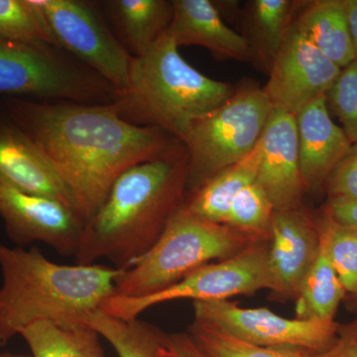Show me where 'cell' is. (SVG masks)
Segmentation results:
<instances>
[{"mask_svg": "<svg viewBox=\"0 0 357 357\" xmlns=\"http://www.w3.org/2000/svg\"><path fill=\"white\" fill-rule=\"evenodd\" d=\"M0 107L48 160L84 225L122 174L184 147L161 129L124 121L112 103L38 102L10 96Z\"/></svg>", "mask_w": 357, "mask_h": 357, "instance_id": "cell-1", "label": "cell"}, {"mask_svg": "<svg viewBox=\"0 0 357 357\" xmlns=\"http://www.w3.org/2000/svg\"><path fill=\"white\" fill-rule=\"evenodd\" d=\"M187 172L184 146L122 174L84 223L75 255L77 264L93 265L107 258L116 269H130L156 243L170 218L184 204Z\"/></svg>", "mask_w": 357, "mask_h": 357, "instance_id": "cell-2", "label": "cell"}, {"mask_svg": "<svg viewBox=\"0 0 357 357\" xmlns=\"http://www.w3.org/2000/svg\"><path fill=\"white\" fill-rule=\"evenodd\" d=\"M0 347L39 321L81 324L114 295L124 270L105 265H61L37 248L0 243Z\"/></svg>", "mask_w": 357, "mask_h": 357, "instance_id": "cell-3", "label": "cell"}, {"mask_svg": "<svg viewBox=\"0 0 357 357\" xmlns=\"http://www.w3.org/2000/svg\"><path fill=\"white\" fill-rule=\"evenodd\" d=\"M236 91L188 64L165 33L133 57L128 89L112 105L129 123L161 129L182 142L192 122L222 107Z\"/></svg>", "mask_w": 357, "mask_h": 357, "instance_id": "cell-4", "label": "cell"}, {"mask_svg": "<svg viewBox=\"0 0 357 357\" xmlns=\"http://www.w3.org/2000/svg\"><path fill=\"white\" fill-rule=\"evenodd\" d=\"M261 237L197 217L185 208L176 211L156 243L116 281L114 295L142 298L175 285L213 259H229Z\"/></svg>", "mask_w": 357, "mask_h": 357, "instance_id": "cell-5", "label": "cell"}, {"mask_svg": "<svg viewBox=\"0 0 357 357\" xmlns=\"http://www.w3.org/2000/svg\"><path fill=\"white\" fill-rule=\"evenodd\" d=\"M0 93L38 102L109 105L119 91L57 45L0 39Z\"/></svg>", "mask_w": 357, "mask_h": 357, "instance_id": "cell-6", "label": "cell"}, {"mask_svg": "<svg viewBox=\"0 0 357 357\" xmlns=\"http://www.w3.org/2000/svg\"><path fill=\"white\" fill-rule=\"evenodd\" d=\"M272 109L263 89L248 84L222 107L192 122L182 140L188 154L185 195L248 156Z\"/></svg>", "mask_w": 357, "mask_h": 357, "instance_id": "cell-7", "label": "cell"}, {"mask_svg": "<svg viewBox=\"0 0 357 357\" xmlns=\"http://www.w3.org/2000/svg\"><path fill=\"white\" fill-rule=\"evenodd\" d=\"M266 241L253 244L229 259L199 267L175 285L153 295L142 298L112 296L100 311L128 321L138 319L150 307L170 301L227 300L234 296L251 295L261 289L271 290L268 263L270 243Z\"/></svg>", "mask_w": 357, "mask_h": 357, "instance_id": "cell-8", "label": "cell"}, {"mask_svg": "<svg viewBox=\"0 0 357 357\" xmlns=\"http://www.w3.org/2000/svg\"><path fill=\"white\" fill-rule=\"evenodd\" d=\"M54 45L109 82L119 93L128 86L133 56L110 31L95 4L81 0H30Z\"/></svg>", "mask_w": 357, "mask_h": 357, "instance_id": "cell-9", "label": "cell"}, {"mask_svg": "<svg viewBox=\"0 0 357 357\" xmlns=\"http://www.w3.org/2000/svg\"><path fill=\"white\" fill-rule=\"evenodd\" d=\"M192 307L194 321L262 347L325 351L337 340L340 328L335 321L286 319L265 307L244 309L229 300L196 301Z\"/></svg>", "mask_w": 357, "mask_h": 357, "instance_id": "cell-10", "label": "cell"}, {"mask_svg": "<svg viewBox=\"0 0 357 357\" xmlns=\"http://www.w3.org/2000/svg\"><path fill=\"white\" fill-rule=\"evenodd\" d=\"M0 217L18 248L38 241L61 255H76L84 223L59 199L23 191L0 180Z\"/></svg>", "mask_w": 357, "mask_h": 357, "instance_id": "cell-11", "label": "cell"}, {"mask_svg": "<svg viewBox=\"0 0 357 357\" xmlns=\"http://www.w3.org/2000/svg\"><path fill=\"white\" fill-rule=\"evenodd\" d=\"M340 69L303 35L294 21L262 88L275 109L296 114L326 96Z\"/></svg>", "mask_w": 357, "mask_h": 357, "instance_id": "cell-12", "label": "cell"}, {"mask_svg": "<svg viewBox=\"0 0 357 357\" xmlns=\"http://www.w3.org/2000/svg\"><path fill=\"white\" fill-rule=\"evenodd\" d=\"M319 248L318 222L309 211L302 206L275 211L268 253L272 292L286 299L297 298Z\"/></svg>", "mask_w": 357, "mask_h": 357, "instance_id": "cell-13", "label": "cell"}, {"mask_svg": "<svg viewBox=\"0 0 357 357\" xmlns=\"http://www.w3.org/2000/svg\"><path fill=\"white\" fill-rule=\"evenodd\" d=\"M259 147L256 182L266 192L275 211L301 208L306 191L301 176L295 114L273 107Z\"/></svg>", "mask_w": 357, "mask_h": 357, "instance_id": "cell-14", "label": "cell"}, {"mask_svg": "<svg viewBox=\"0 0 357 357\" xmlns=\"http://www.w3.org/2000/svg\"><path fill=\"white\" fill-rule=\"evenodd\" d=\"M295 116L305 191L318 192L352 144L344 129L333 121L326 96L307 103Z\"/></svg>", "mask_w": 357, "mask_h": 357, "instance_id": "cell-15", "label": "cell"}, {"mask_svg": "<svg viewBox=\"0 0 357 357\" xmlns=\"http://www.w3.org/2000/svg\"><path fill=\"white\" fill-rule=\"evenodd\" d=\"M0 180L23 191L59 199L74 211L69 192L48 160L1 107Z\"/></svg>", "mask_w": 357, "mask_h": 357, "instance_id": "cell-16", "label": "cell"}, {"mask_svg": "<svg viewBox=\"0 0 357 357\" xmlns=\"http://www.w3.org/2000/svg\"><path fill=\"white\" fill-rule=\"evenodd\" d=\"M173 18L166 33L178 47H204L218 59L252 62L250 48L243 35L222 20L210 0H172Z\"/></svg>", "mask_w": 357, "mask_h": 357, "instance_id": "cell-17", "label": "cell"}, {"mask_svg": "<svg viewBox=\"0 0 357 357\" xmlns=\"http://www.w3.org/2000/svg\"><path fill=\"white\" fill-rule=\"evenodd\" d=\"M305 1L251 0L243 13L244 34L252 63L269 74L275 58Z\"/></svg>", "mask_w": 357, "mask_h": 357, "instance_id": "cell-18", "label": "cell"}, {"mask_svg": "<svg viewBox=\"0 0 357 357\" xmlns=\"http://www.w3.org/2000/svg\"><path fill=\"white\" fill-rule=\"evenodd\" d=\"M100 6L133 57L146 52L172 22L173 3L168 0H107Z\"/></svg>", "mask_w": 357, "mask_h": 357, "instance_id": "cell-19", "label": "cell"}, {"mask_svg": "<svg viewBox=\"0 0 357 357\" xmlns=\"http://www.w3.org/2000/svg\"><path fill=\"white\" fill-rule=\"evenodd\" d=\"M295 24L305 37L340 69L356 60L344 0L305 1Z\"/></svg>", "mask_w": 357, "mask_h": 357, "instance_id": "cell-20", "label": "cell"}, {"mask_svg": "<svg viewBox=\"0 0 357 357\" xmlns=\"http://www.w3.org/2000/svg\"><path fill=\"white\" fill-rule=\"evenodd\" d=\"M259 164L258 142L245 158L227 167L198 189L185 195V208L197 217L225 225L234 199L244 188L255 182Z\"/></svg>", "mask_w": 357, "mask_h": 357, "instance_id": "cell-21", "label": "cell"}, {"mask_svg": "<svg viewBox=\"0 0 357 357\" xmlns=\"http://www.w3.org/2000/svg\"><path fill=\"white\" fill-rule=\"evenodd\" d=\"M32 357H107L100 333L86 324L39 321L20 333Z\"/></svg>", "mask_w": 357, "mask_h": 357, "instance_id": "cell-22", "label": "cell"}, {"mask_svg": "<svg viewBox=\"0 0 357 357\" xmlns=\"http://www.w3.org/2000/svg\"><path fill=\"white\" fill-rule=\"evenodd\" d=\"M347 294L331 260L326 237L319 231L318 255L296 298L297 319L335 321L338 307Z\"/></svg>", "mask_w": 357, "mask_h": 357, "instance_id": "cell-23", "label": "cell"}, {"mask_svg": "<svg viewBox=\"0 0 357 357\" xmlns=\"http://www.w3.org/2000/svg\"><path fill=\"white\" fill-rule=\"evenodd\" d=\"M83 323L100 333L119 357H168L169 335L147 321H124L98 310L86 314Z\"/></svg>", "mask_w": 357, "mask_h": 357, "instance_id": "cell-24", "label": "cell"}, {"mask_svg": "<svg viewBox=\"0 0 357 357\" xmlns=\"http://www.w3.org/2000/svg\"><path fill=\"white\" fill-rule=\"evenodd\" d=\"M190 337L206 357H310L311 352L292 347H262L194 321L189 326Z\"/></svg>", "mask_w": 357, "mask_h": 357, "instance_id": "cell-25", "label": "cell"}, {"mask_svg": "<svg viewBox=\"0 0 357 357\" xmlns=\"http://www.w3.org/2000/svg\"><path fill=\"white\" fill-rule=\"evenodd\" d=\"M274 211L266 192L255 181L234 199L225 225L270 241Z\"/></svg>", "mask_w": 357, "mask_h": 357, "instance_id": "cell-26", "label": "cell"}, {"mask_svg": "<svg viewBox=\"0 0 357 357\" xmlns=\"http://www.w3.org/2000/svg\"><path fill=\"white\" fill-rule=\"evenodd\" d=\"M319 231L326 237L333 267L347 294L357 292V230L333 222L321 213L317 218Z\"/></svg>", "mask_w": 357, "mask_h": 357, "instance_id": "cell-27", "label": "cell"}, {"mask_svg": "<svg viewBox=\"0 0 357 357\" xmlns=\"http://www.w3.org/2000/svg\"><path fill=\"white\" fill-rule=\"evenodd\" d=\"M0 39L53 44L30 0H0Z\"/></svg>", "mask_w": 357, "mask_h": 357, "instance_id": "cell-28", "label": "cell"}, {"mask_svg": "<svg viewBox=\"0 0 357 357\" xmlns=\"http://www.w3.org/2000/svg\"><path fill=\"white\" fill-rule=\"evenodd\" d=\"M328 110L335 114L351 144L357 142V60L340 70L326 93Z\"/></svg>", "mask_w": 357, "mask_h": 357, "instance_id": "cell-29", "label": "cell"}, {"mask_svg": "<svg viewBox=\"0 0 357 357\" xmlns=\"http://www.w3.org/2000/svg\"><path fill=\"white\" fill-rule=\"evenodd\" d=\"M324 190L328 199H357V142L333 169Z\"/></svg>", "mask_w": 357, "mask_h": 357, "instance_id": "cell-30", "label": "cell"}, {"mask_svg": "<svg viewBox=\"0 0 357 357\" xmlns=\"http://www.w3.org/2000/svg\"><path fill=\"white\" fill-rule=\"evenodd\" d=\"M323 213L338 225L357 230V199H328Z\"/></svg>", "mask_w": 357, "mask_h": 357, "instance_id": "cell-31", "label": "cell"}, {"mask_svg": "<svg viewBox=\"0 0 357 357\" xmlns=\"http://www.w3.org/2000/svg\"><path fill=\"white\" fill-rule=\"evenodd\" d=\"M310 357H357V337L340 326L337 340L325 351L311 352Z\"/></svg>", "mask_w": 357, "mask_h": 357, "instance_id": "cell-32", "label": "cell"}, {"mask_svg": "<svg viewBox=\"0 0 357 357\" xmlns=\"http://www.w3.org/2000/svg\"><path fill=\"white\" fill-rule=\"evenodd\" d=\"M168 357H206L188 333L169 335Z\"/></svg>", "mask_w": 357, "mask_h": 357, "instance_id": "cell-33", "label": "cell"}, {"mask_svg": "<svg viewBox=\"0 0 357 357\" xmlns=\"http://www.w3.org/2000/svg\"><path fill=\"white\" fill-rule=\"evenodd\" d=\"M352 49L357 60V0H344Z\"/></svg>", "mask_w": 357, "mask_h": 357, "instance_id": "cell-34", "label": "cell"}, {"mask_svg": "<svg viewBox=\"0 0 357 357\" xmlns=\"http://www.w3.org/2000/svg\"><path fill=\"white\" fill-rule=\"evenodd\" d=\"M345 301H347V309H349V311L356 312L357 314V292L345 297Z\"/></svg>", "mask_w": 357, "mask_h": 357, "instance_id": "cell-35", "label": "cell"}, {"mask_svg": "<svg viewBox=\"0 0 357 357\" xmlns=\"http://www.w3.org/2000/svg\"><path fill=\"white\" fill-rule=\"evenodd\" d=\"M340 326H342V330L345 331V332L357 337V318L354 321H351V323L340 325Z\"/></svg>", "mask_w": 357, "mask_h": 357, "instance_id": "cell-36", "label": "cell"}, {"mask_svg": "<svg viewBox=\"0 0 357 357\" xmlns=\"http://www.w3.org/2000/svg\"><path fill=\"white\" fill-rule=\"evenodd\" d=\"M0 357H32V356H28V354H10V352H2V354H0Z\"/></svg>", "mask_w": 357, "mask_h": 357, "instance_id": "cell-37", "label": "cell"}]
</instances>
